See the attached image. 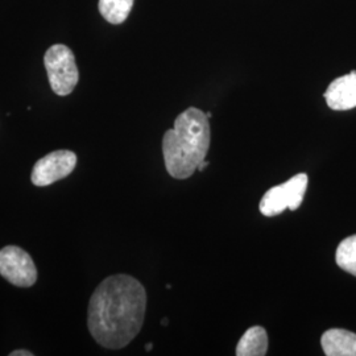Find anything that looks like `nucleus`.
<instances>
[{"instance_id":"nucleus-1","label":"nucleus","mask_w":356,"mask_h":356,"mask_svg":"<svg viewBox=\"0 0 356 356\" xmlns=\"http://www.w3.org/2000/svg\"><path fill=\"white\" fill-rule=\"evenodd\" d=\"M145 312L147 292L140 281L128 275L110 276L90 298V334L104 348H124L140 332Z\"/></svg>"},{"instance_id":"nucleus-2","label":"nucleus","mask_w":356,"mask_h":356,"mask_svg":"<svg viewBox=\"0 0 356 356\" xmlns=\"http://www.w3.org/2000/svg\"><path fill=\"white\" fill-rule=\"evenodd\" d=\"M210 141L211 129L206 113L197 107L181 113L163 138L166 172L176 179L191 177L206 159Z\"/></svg>"},{"instance_id":"nucleus-3","label":"nucleus","mask_w":356,"mask_h":356,"mask_svg":"<svg viewBox=\"0 0 356 356\" xmlns=\"http://www.w3.org/2000/svg\"><path fill=\"white\" fill-rule=\"evenodd\" d=\"M44 65L51 90L60 97L72 94L79 79L74 53L63 44L51 45L44 56Z\"/></svg>"},{"instance_id":"nucleus-4","label":"nucleus","mask_w":356,"mask_h":356,"mask_svg":"<svg viewBox=\"0 0 356 356\" xmlns=\"http://www.w3.org/2000/svg\"><path fill=\"white\" fill-rule=\"evenodd\" d=\"M307 184V175L300 173L266 191L259 204L260 213L264 216H280L286 209L291 211L297 210L304 201Z\"/></svg>"},{"instance_id":"nucleus-5","label":"nucleus","mask_w":356,"mask_h":356,"mask_svg":"<svg viewBox=\"0 0 356 356\" xmlns=\"http://www.w3.org/2000/svg\"><path fill=\"white\" fill-rule=\"evenodd\" d=\"M0 275L15 286L29 288L38 280V268L23 248L6 245L0 250Z\"/></svg>"},{"instance_id":"nucleus-6","label":"nucleus","mask_w":356,"mask_h":356,"mask_svg":"<svg viewBox=\"0 0 356 356\" xmlns=\"http://www.w3.org/2000/svg\"><path fill=\"white\" fill-rule=\"evenodd\" d=\"M76 165V154L67 149L48 153L36 161L32 169L31 181L35 186H49L72 175Z\"/></svg>"},{"instance_id":"nucleus-7","label":"nucleus","mask_w":356,"mask_h":356,"mask_svg":"<svg viewBox=\"0 0 356 356\" xmlns=\"http://www.w3.org/2000/svg\"><path fill=\"white\" fill-rule=\"evenodd\" d=\"M327 106L334 111H347L356 107V72L332 81L325 92Z\"/></svg>"},{"instance_id":"nucleus-8","label":"nucleus","mask_w":356,"mask_h":356,"mask_svg":"<svg viewBox=\"0 0 356 356\" xmlns=\"http://www.w3.org/2000/svg\"><path fill=\"white\" fill-rule=\"evenodd\" d=\"M321 346L327 356H356V334L343 329H330L321 338Z\"/></svg>"},{"instance_id":"nucleus-9","label":"nucleus","mask_w":356,"mask_h":356,"mask_svg":"<svg viewBox=\"0 0 356 356\" xmlns=\"http://www.w3.org/2000/svg\"><path fill=\"white\" fill-rule=\"evenodd\" d=\"M268 351L267 330L261 326L250 327L244 332L235 354L238 356H264Z\"/></svg>"},{"instance_id":"nucleus-10","label":"nucleus","mask_w":356,"mask_h":356,"mask_svg":"<svg viewBox=\"0 0 356 356\" xmlns=\"http://www.w3.org/2000/svg\"><path fill=\"white\" fill-rule=\"evenodd\" d=\"M134 0H99V13L111 24H122L126 22L132 10Z\"/></svg>"},{"instance_id":"nucleus-11","label":"nucleus","mask_w":356,"mask_h":356,"mask_svg":"<svg viewBox=\"0 0 356 356\" xmlns=\"http://www.w3.org/2000/svg\"><path fill=\"white\" fill-rule=\"evenodd\" d=\"M335 261L338 267L342 268L350 275L356 276V235L346 238L339 243L335 254Z\"/></svg>"},{"instance_id":"nucleus-12","label":"nucleus","mask_w":356,"mask_h":356,"mask_svg":"<svg viewBox=\"0 0 356 356\" xmlns=\"http://www.w3.org/2000/svg\"><path fill=\"white\" fill-rule=\"evenodd\" d=\"M11 356H33V353L32 351H28V350H16V351H13Z\"/></svg>"},{"instance_id":"nucleus-13","label":"nucleus","mask_w":356,"mask_h":356,"mask_svg":"<svg viewBox=\"0 0 356 356\" xmlns=\"http://www.w3.org/2000/svg\"><path fill=\"white\" fill-rule=\"evenodd\" d=\"M209 164H210L209 161H206V160H204V161H202V163H201V164L198 165V168H197V170H200V172H204V169H206V168L209 166Z\"/></svg>"},{"instance_id":"nucleus-14","label":"nucleus","mask_w":356,"mask_h":356,"mask_svg":"<svg viewBox=\"0 0 356 356\" xmlns=\"http://www.w3.org/2000/svg\"><path fill=\"white\" fill-rule=\"evenodd\" d=\"M152 348H153L152 343L145 344V350H147V351H151V350H152Z\"/></svg>"},{"instance_id":"nucleus-15","label":"nucleus","mask_w":356,"mask_h":356,"mask_svg":"<svg viewBox=\"0 0 356 356\" xmlns=\"http://www.w3.org/2000/svg\"><path fill=\"white\" fill-rule=\"evenodd\" d=\"M161 325L166 326V325H168V318L163 319V321H161Z\"/></svg>"},{"instance_id":"nucleus-16","label":"nucleus","mask_w":356,"mask_h":356,"mask_svg":"<svg viewBox=\"0 0 356 356\" xmlns=\"http://www.w3.org/2000/svg\"><path fill=\"white\" fill-rule=\"evenodd\" d=\"M206 116H207V118H209V119H210V118H211V116H213V114H211V113H206Z\"/></svg>"}]
</instances>
